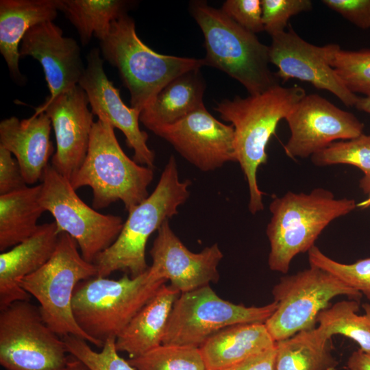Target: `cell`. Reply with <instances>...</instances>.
I'll list each match as a JSON object with an SVG mask.
<instances>
[{
	"label": "cell",
	"instance_id": "6da1fadb",
	"mask_svg": "<svg viewBox=\"0 0 370 370\" xmlns=\"http://www.w3.org/2000/svg\"><path fill=\"white\" fill-rule=\"evenodd\" d=\"M306 95L304 88L294 85H275L269 90L249 95L245 98L236 96L217 104L215 110L221 118L230 122L234 130V149L247 182L251 214L264 209V193L258 187L257 172L266 164V148L279 122L286 119L293 107Z\"/></svg>",
	"mask_w": 370,
	"mask_h": 370
},
{
	"label": "cell",
	"instance_id": "7a4b0ae2",
	"mask_svg": "<svg viewBox=\"0 0 370 370\" xmlns=\"http://www.w3.org/2000/svg\"><path fill=\"white\" fill-rule=\"evenodd\" d=\"M356 205L353 199H337L321 188L309 193L289 191L274 198L269 205L271 218L266 229L270 269L286 273L295 256L308 251L332 221L349 214Z\"/></svg>",
	"mask_w": 370,
	"mask_h": 370
},
{
	"label": "cell",
	"instance_id": "3957f363",
	"mask_svg": "<svg viewBox=\"0 0 370 370\" xmlns=\"http://www.w3.org/2000/svg\"><path fill=\"white\" fill-rule=\"evenodd\" d=\"M99 41L103 58L118 70L130 92L131 107L140 112L171 81L206 65L204 58L167 56L150 49L138 38L127 12L111 23Z\"/></svg>",
	"mask_w": 370,
	"mask_h": 370
},
{
	"label": "cell",
	"instance_id": "277c9868",
	"mask_svg": "<svg viewBox=\"0 0 370 370\" xmlns=\"http://www.w3.org/2000/svg\"><path fill=\"white\" fill-rule=\"evenodd\" d=\"M190 184L180 180L176 160L171 156L153 191L128 212L117 238L95 260L97 277L122 271L134 278L146 272L149 268L145 257L147 241L166 220L178 213L189 197Z\"/></svg>",
	"mask_w": 370,
	"mask_h": 370
},
{
	"label": "cell",
	"instance_id": "5b68a950",
	"mask_svg": "<svg viewBox=\"0 0 370 370\" xmlns=\"http://www.w3.org/2000/svg\"><path fill=\"white\" fill-rule=\"evenodd\" d=\"M190 11L204 34L206 65L231 76L251 95L279 84L269 69V46L255 34L204 1L192 2Z\"/></svg>",
	"mask_w": 370,
	"mask_h": 370
},
{
	"label": "cell",
	"instance_id": "8992f818",
	"mask_svg": "<svg viewBox=\"0 0 370 370\" xmlns=\"http://www.w3.org/2000/svg\"><path fill=\"white\" fill-rule=\"evenodd\" d=\"M153 169L130 158L121 147L114 128L105 121L94 123L86 156L70 182L76 190L89 186L92 208L108 207L121 201L130 212L149 195Z\"/></svg>",
	"mask_w": 370,
	"mask_h": 370
},
{
	"label": "cell",
	"instance_id": "52a82bcc",
	"mask_svg": "<svg viewBox=\"0 0 370 370\" xmlns=\"http://www.w3.org/2000/svg\"><path fill=\"white\" fill-rule=\"evenodd\" d=\"M166 282L153 278L148 270L134 278L126 273L118 280L87 279L75 287L73 316L93 345L102 348L108 338H116Z\"/></svg>",
	"mask_w": 370,
	"mask_h": 370
},
{
	"label": "cell",
	"instance_id": "ba28073f",
	"mask_svg": "<svg viewBox=\"0 0 370 370\" xmlns=\"http://www.w3.org/2000/svg\"><path fill=\"white\" fill-rule=\"evenodd\" d=\"M77 242L62 232L50 259L38 270L23 278L21 287L34 297L45 323L59 336L73 335L93 344L77 325L72 299L77 285L97 276V268L79 254Z\"/></svg>",
	"mask_w": 370,
	"mask_h": 370
},
{
	"label": "cell",
	"instance_id": "9c48e42d",
	"mask_svg": "<svg viewBox=\"0 0 370 370\" xmlns=\"http://www.w3.org/2000/svg\"><path fill=\"white\" fill-rule=\"evenodd\" d=\"M272 295L277 308L264 324L275 342L315 328L317 314L330 306L334 297L345 295L360 302L362 297L330 273L311 264L281 278Z\"/></svg>",
	"mask_w": 370,
	"mask_h": 370
},
{
	"label": "cell",
	"instance_id": "30bf717a",
	"mask_svg": "<svg viewBox=\"0 0 370 370\" xmlns=\"http://www.w3.org/2000/svg\"><path fill=\"white\" fill-rule=\"evenodd\" d=\"M60 337L29 301L0 310V364L6 370H66L69 354Z\"/></svg>",
	"mask_w": 370,
	"mask_h": 370
},
{
	"label": "cell",
	"instance_id": "8fae6325",
	"mask_svg": "<svg viewBox=\"0 0 370 370\" xmlns=\"http://www.w3.org/2000/svg\"><path fill=\"white\" fill-rule=\"evenodd\" d=\"M276 308L274 301L263 306L233 304L221 298L210 285L182 293L173 304L162 343L199 348L226 327L264 323Z\"/></svg>",
	"mask_w": 370,
	"mask_h": 370
},
{
	"label": "cell",
	"instance_id": "7c38bea8",
	"mask_svg": "<svg viewBox=\"0 0 370 370\" xmlns=\"http://www.w3.org/2000/svg\"><path fill=\"white\" fill-rule=\"evenodd\" d=\"M40 203L51 214L58 232L77 243L82 257L93 263L119 236L124 222L121 217L104 214L87 205L70 181L49 164L41 180Z\"/></svg>",
	"mask_w": 370,
	"mask_h": 370
},
{
	"label": "cell",
	"instance_id": "4fadbf2b",
	"mask_svg": "<svg viewBox=\"0 0 370 370\" xmlns=\"http://www.w3.org/2000/svg\"><path fill=\"white\" fill-rule=\"evenodd\" d=\"M291 136L284 149L292 158L311 157L336 140L363 134L364 124L319 95H306L286 117Z\"/></svg>",
	"mask_w": 370,
	"mask_h": 370
},
{
	"label": "cell",
	"instance_id": "5bb4252c",
	"mask_svg": "<svg viewBox=\"0 0 370 370\" xmlns=\"http://www.w3.org/2000/svg\"><path fill=\"white\" fill-rule=\"evenodd\" d=\"M271 37L269 46L270 63L275 65L278 78L284 82L296 79L329 91L347 107H354L358 97L349 91L331 66L336 44L312 45L300 37L291 27Z\"/></svg>",
	"mask_w": 370,
	"mask_h": 370
},
{
	"label": "cell",
	"instance_id": "9a60e30c",
	"mask_svg": "<svg viewBox=\"0 0 370 370\" xmlns=\"http://www.w3.org/2000/svg\"><path fill=\"white\" fill-rule=\"evenodd\" d=\"M151 132L169 142L202 171L236 162L234 127L217 120L204 103L180 120L155 127Z\"/></svg>",
	"mask_w": 370,
	"mask_h": 370
},
{
	"label": "cell",
	"instance_id": "2e32d148",
	"mask_svg": "<svg viewBox=\"0 0 370 370\" xmlns=\"http://www.w3.org/2000/svg\"><path fill=\"white\" fill-rule=\"evenodd\" d=\"M85 91L77 85L35 108V114L45 112L51 121L56 150L51 165L69 181L82 164L89 147L94 125Z\"/></svg>",
	"mask_w": 370,
	"mask_h": 370
},
{
	"label": "cell",
	"instance_id": "e0dca14e",
	"mask_svg": "<svg viewBox=\"0 0 370 370\" xmlns=\"http://www.w3.org/2000/svg\"><path fill=\"white\" fill-rule=\"evenodd\" d=\"M149 254L152 264L148 271L157 280H169L181 293L216 283L218 266L223 254L217 243L199 253L190 251L172 230L166 220L157 231Z\"/></svg>",
	"mask_w": 370,
	"mask_h": 370
},
{
	"label": "cell",
	"instance_id": "ac0fdd59",
	"mask_svg": "<svg viewBox=\"0 0 370 370\" xmlns=\"http://www.w3.org/2000/svg\"><path fill=\"white\" fill-rule=\"evenodd\" d=\"M86 60L78 85L88 96L92 113L123 132L127 145L134 151L136 162L153 169L154 152L148 147L147 134L139 127L140 111L127 106L122 101L119 90L105 73L99 49L90 50Z\"/></svg>",
	"mask_w": 370,
	"mask_h": 370
},
{
	"label": "cell",
	"instance_id": "d6986e66",
	"mask_svg": "<svg viewBox=\"0 0 370 370\" xmlns=\"http://www.w3.org/2000/svg\"><path fill=\"white\" fill-rule=\"evenodd\" d=\"M20 57L31 56L41 64L51 100L79 84L85 68L75 40L66 37L53 21L39 23L24 36Z\"/></svg>",
	"mask_w": 370,
	"mask_h": 370
},
{
	"label": "cell",
	"instance_id": "ffe728a7",
	"mask_svg": "<svg viewBox=\"0 0 370 370\" xmlns=\"http://www.w3.org/2000/svg\"><path fill=\"white\" fill-rule=\"evenodd\" d=\"M60 233L55 222L40 225L30 237L0 254V310L31 295L20 282L42 267L54 253Z\"/></svg>",
	"mask_w": 370,
	"mask_h": 370
},
{
	"label": "cell",
	"instance_id": "44dd1931",
	"mask_svg": "<svg viewBox=\"0 0 370 370\" xmlns=\"http://www.w3.org/2000/svg\"><path fill=\"white\" fill-rule=\"evenodd\" d=\"M51 121L45 112L20 120L16 116L0 122V146L17 160L27 184L41 181L53 155L50 139Z\"/></svg>",
	"mask_w": 370,
	"mask_h": 370
},
{
	"label": "cell",
	"instance_id": "7402d4cb",
	"mask_svg": "<svg viewBox=\"0 0 370 370\" xmlns=\"http://www.w3.org/2000/svg\"><path fill=\"white\" fill-rule=\"evenodd\" d=\"M60 10V0H1L0 53L12 77L24 82L19 69L20 43L27 31L53 21Z\"/></svg>",
	"mask_w": 370,
	"mask_h": 370
},
{
	"label": "cell",
	"instance_id": "603a6c76",
	"mask_svg": "<svg viewBox=\"0 0 370 370\" xmlns=\"http://www.w3.org/2000/svg\"><path fill=\"white\" fill-rule=\"evenodd\" d=\"M180 293L171 285H162L116 337L117 351L133 358L161 345L173 304Z\"/></svg>",
	"mask_w": 370,
	"mask_h": 370
},
{
	"label": "cell",
	"instance_id": "cb8c5ba5",
	"mask_svg": "<svg viewBox=\"0 0 370 370\" xmlns=\"http://www.w3.org/2000/svg\"><path fill=\"white\" fill-rule=\"evenodd\" d=\"M275 345L264 323H247L226 327L199 347L206 370H218Z\"/></svg>",
	"mask_w": 370,
	"mask_h": 370
},
{
	"label": "cell",
	"instance_id": "d4e9b609",
	"mask_svg": "<svg viewBox=\"0 0 370 370\" xmlns=\"http://www.w3.org/2000/svg\"><path fill=\"white\" fill-rule=\"evenodd\" d=\"M206 85L200 69L187 72L168 83L140 114V122L149 130L173 123L203 103Z\"/></svg>",
	"mask_w": 370,
	"mask_h": 370
},
{
	"label": "cell",
	"instance_id": "484cf974",
	"mask_svg": "<svg viewBox=\"0 0 370 370\" xmlns=\"http://www.w3.org/2000/svg\"><path fill=\"white\" fill-rule=\"evenodd\" d=\"M41 184L0 195V251H5L32 236L45 212Z\"/></svg>",
	"mask_w": 370,
	"mask_h": 370
},
{
	"label": "cell",
	"instance_id": "4316f807",
	"mask_svg": "<svg viewBox=\"0 0 370 370\" xmlns=\"http://www.w3.org/2000/svg\"><path fill=\"white\" fill-rule=\"evenodd\" d=\"M314 329L275 342L274 370H335L338 361L329 341L319 338Z\"/></svg>",
	"mask_w": 370,
	"mask_h": 370
},
{
	"label": "cell",
	"instance_id": "83f0119b",
	"mask_svg": "<svg viewBox=\"0 0 370 370\" xmlns=\"http://www.w3.org/2000/svg\"><path fill=\"white\" fill-rule=\"evenodd\" d=\"M127 1L122 0H60L63 12L76 28L83 45L92 36L101 40L111 23L126 12Z\"/></svg>",
	"mask_w": 370,
	"mask_h": 370
},
{
	"label": "cell",
	"instance_id": "f1b7e54d",
	"mask_svg": "<svg viewBox=\"0 0 370 370\" xmlns=\"http://www.w3.org/2000/svg\"><path fill=\"white\" fill-rule=\"evenodd\" d=\"M360 302L344 300L319 312L314 332L321 340L329 341L333 335L341 334L356 341L360 349L370 352V317L358 315Z\"/></svg>",
	"mask_w": 370,
	"mask_h": 370
},
{
	"label": "cell",
	"instance_id": "f546056e",
	"mask_svg": "<svg viewBox=\"0 0 370 370\" xmlns=\"http://www.w3.org/2000/svg\"><path fill=\"white\" fill-rule=\"evenodd\" d=\"M317 166L349 164L360 169L364 173L360 188L370 194V133L347 140H339L311 156Z\"/></svg>",
	"mask_w": 370,
	"mask_h": 370
},
{
	"label": "cell",
	"instance_id": "4dcf8cb0",
	"mask_svg": "<svg viewBox=\"0 0 370 370\" xmlns=\"http://www.w3.org/2000/svg\"><path fill=\"white\" fill-rule=\"evenodd\" d=\"M136 370H206L198 347L161 345L128 360Z\"/></svg>",
	"mask_w": 370,
	"mask_h": 370
},
{
	"label": "cell",
	"instance_id": "1f68e13d",
	"mask_svg": "<svg viewBox=\"0 0 370 370\" xmlns=\"http://www.w3.org/2000/svg\"><path fill=\"white\" fill-rule=\"evenodd\" d=\"M331 66L347 89L370 97V49L343 50L332 56Z\"/></svg>",
	"mask_w": 370,
	"mask_h": 370
},
{
	"label": "cell",
	"instance_id": "d6a6232c",
	"mask_svg": "<svg viewBox=\"0 0 370 370\" xmlns=\"http://www.w3.org/2000/svg\"><path fill=\"white\" fill-rule=\"evenodd\" d=\"M308 252L310 264L330 273L370 301V258L344 264L327 256L315 245Z\"/></svg>",
	"mask_w": 370,
	"mask_h": 370
},
{
	"label": "cell",
	"instance_id": "836d02e7",
	"mask_svg": "<svg viewBox=\"0 0 370 370\" xmlns=\"http://www.w3.org/2000/svg\"><path fill=\"white\" fill-rule=\"evenodd\" d=\"M62 339L69 354L81 360L90 370H136L128 360L119 355L115 338H108L99 352L94 351L86 341L73 335L64 336Z\"/></svg>",
	"mask_w": 370,
	"mask_h": 370
},
{
	"label": "cell",
	"instance_id": "e575fe53",
	"mask_svg": "<svg viewBox=\"0 0 370 370\" xmlns=\"http://www.w3.org/2000/svg\"><path fill=\"white\" fill-rule=\"evenodd\" d=\"M264 31L271 36L285 31L290 18L312 9L310 0H261Z\"/></svg>",
	"mask_w": 370,
	"mask_h": 370
},
{
	"label": "cell",
	"instance_id": "d590c367",
	"mask_svg": "<svg viewBox=\"0 0 370 370\" xmlns=\"http://www.w3.org/2000/svg\"><path fill=\"white\" fill-rule=\"evenodd\" d=\"M220 9L239 25L255 34L264 31L260 0H227Z\"/></svg>",
	"mask_w": 370,
	"mask_h": 370
},
{
	"label": "cell",
	"instance_id": "8d00e7d4",
	"mask_svg": "<svg viewBox=\"0 0 370 370\" xmlns=\"http://www.w3.org/2000/svg\"><path fill=\"white\" fill-rule=\"evenodd\" d=\"M322 3L356 27L370 29V0H323Z\"/></svg>",
	"mask_w": 370,
	"mask_h": 370
},
{
	"label": "cell",
	"instance_id": "74e56055",
	"mask_svg": "<svg viewBox=\"0 0 370 370\" xmlns=\"http://www.w3.org/2000/svg\"><path fill=\"white\" fill-rule=\"evenodd\" d=\"M27 184L12 154L0 146V195L20 190Z\"/></svg>",
	"mask_w": 370,
	"mask_h": 370
},
{
	"label": "cell",
	"instance_id": "f35d334b",
	"mask_svg": "<svg viewBox=\"0 0 370 370\" xmlns=\"http://www.w3.org/2000/svg\"><path fill=\"white\" fill-rule=\"evenodd\" d=\"M275 345L264 352L218 370H274Z\"/></svg>",
	"mask_w": 370,
	"mask_h": 370
},
{
	"label": "cell",
	"instance_id": "ab89813d",
	"mask_svg": "<svg viewBox=\"0 0 370 370\" xmlns=\"http://www.w3.org/2000/svg\"><path fill=\"white\" fill-rule=\"evenodd\" d=\"M349 370H370V352L361 349L354 352L347 362Z\"/></svg>",
	"mask_w": 370,
	"mask_h": 370
},
{
	"label": "cell",
	"instance_id": "60d3db41",
	"mask_svg": "<svg viewBox=\"0 0 370 370\" xmlns=\"http://www.w3.org/2000/svg\"><path fill=\"white\" fill-rule=\"evenodd\" d=\"M66 370H90L84 363L71 354L69 355Z\"/></svg>",
	"mask_w": 370,
	"mask_h": 370
},
{
	"label": "cell",
	"instance_id": "b9f144b4",
	"mask_svg": "<svg viewBox=\"0 0 370 370\" xmlns=\"http://www.w3.org/2000/svg\"><path fill=\"white\" fill-rule=\"evenodd\" d=\"M354 107L370 114V97H358Z\"/></svg>",
	"mask_w": 370,
	"mask_h": 370
},
{
	"label": "cell",
	"instance_id": "7bdbcfd3",
	"mask_svg": "<svg viewBox=\"0 0 370 370\" xmlns=\"http://www.w3.org/2000/svg\"><path fill=\"white\" fill-rule=\"evenodd\" d=\"M356 206L361 208H367L370 207V194L367 199L359 202L358 204H357Z\"/></svg>",
	"mask_w": 370,
	"mask_h": 370
},
{
	"label": "cell",
	"instance_id": "ee69618b",
	"mask_svg": "<svg viewBox=\"0 0 370 370\" xmlns=\"http://www.w3.org/2000/svg\"><path fill=\"white\" fill-rule=\"evenodd\" d=\"M362 308L365 311V314H367L369 317H370V304H362Z\"/></svg>",
	"mask_w": 370,
	"mask_h": 370
}]
</instances>
